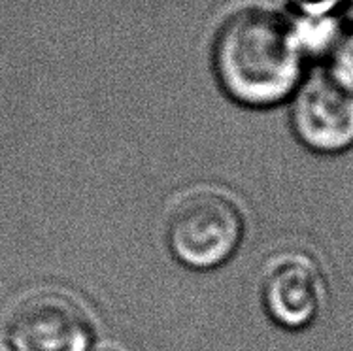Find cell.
I'll use <instances>...</instances> for the list:
<instances>
[{
	"mask_svg": "<svg viewBox=\"0 0 353 351\" xmlns=\"http://www.w3.org/2000/svg\"><path fill=\"white\" fill-rule=\"evenodd\" d=\"M101 351H114V350H101Z\"/></svg>",
	"mask_w": 353,
	"mask_h": 351,
	"instance_id": "obj_8",
	"label": "cell"
},
{
	"mask_svg": "<svg viewBox=\"0 0 353 351\" xmlns=\"http://www.w3.org/2000/svg\"><path fill=\"white\" fill-rule=\"evenodd\" d=\"M291 134L314 155L336 157L353 150V93L312 66L285 104Z\"/></svg>",
	"mask_w": 353,
	"mask_h": 351,
	"instance_id": "obj_3",
	"label": "cell"
},
{
	"mask_svg": "<svg viewBox=\"0 0 353 351\" xmlns=\"http://www.w3.org/2000/svg\"><path fill=\"white\" fill-rule=\"evenodd\" d=\"M15 351H89L93 329L78 302L38 293L19 304L8 327Z\"/></svg>",
	"mask_w": 353,
	"mask_h": 351,
	"instance_id": "obj_4",
	"label": "cell"
},
{
	"mask_svg": "<svg viewBox=\"0 0 353 351\" xmlns=\"http://www.w3.org/2000/svg\"><path fill=\"white\" fill-rule=\"evenodd\" d=\"M244 237L236 204L217 191H199L181 201L168 221V245L181 265L216 268L234 255Z\"/></svg>",
	"mask_w": 353,
	"mask_h": 351,
	"instance_id": "obj_2",
	"label": "cell"
},
{
	"mask_svg": "<svg viewBox=\"0 0 353 351\" xmlns=\"http://www.w3.org/2000/svg\"><path fill=\"white\" fill-rule=\"evenodd\" d=\"M291 19H312V17H332L346 15L353 6V0H274Z\"/></svg>",
	"mask_w": 353,
	"mask_h": 351,
	"instance_id": "obj_7",
	"label": "cell"
},
{
	"mask_svg": "<svg viewBox=\"0 0 353 351\" xmlns=\"http://www.w3.org/2000/svg\"><path fill=\"white\" fill-rule=\"evenodd\" d=\"M268 317L288 330H304L316 323L327 299V283L316 261L301 253H281L270 261L261 287Z\"/></svg>",
	"mask_w": 353,
	"mask_h": 351,
	"instance_id": "obj_5",
	"label": "cell"
},
{
	"mask_svg": "<svg viewBox=\"0 0 353 351\" xmlns=\"http://www.w3.org/2000/svg\"><path fill=\"white\" fill-rule=\"evenodd\" d=\"M208 68L231 104L270 112L288 104L312 66L274 0H234L214 23Z\"/></svg>",
	"mask_w": 353,
	"mask_h": 351,
	"instance_id": "obj_1",
	"label": "cell"
},
{
	"mask_svg": "<svg viewBox=\"0 0 353 351\" xmlns=\"http://www.w3.org/2000/svg\"><path fill=\"white\" fill-rule=\"evenodd\" d=\"M319 66L327 72L332 81L353 93V21H347L339 40L334 42Z\"/></svg>",
	"mask_w": 353,
	"mask_h": 351,
	"instance_id": "obj_6",
	"label": "cell"
}]
</instances>
